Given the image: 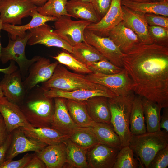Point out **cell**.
Segmentation results:
<instances>
[{"label":"cell","mask_w":168,"mask_h":168,"mask_svg":"<svg viewBox=\"0 0 168 168\" xmlns=\"http://www.w3.org/2000/svg\"><path fill=\"white\" fill-rule=\"evenodd\" d=\"M78 0L83 2H91V0Z\"/></svg>","instance_id":"obj_53"},{"label":"cell","mask_w":168,"mask_h":168,"mask_svg":"<svg viewBox=\"0 0 168 168\" xmlns=\"http://www.w3.org/2000/svg\"><path fill=\"white\" fill-rule=\"evenodd\" d=\"M12 133V140L6 154V160H12L20 154L26 152H38L47 146L27 137L19 128L14 130Z\"/></svg>","instance_id":"obj_18"},{"label":"cell","mask_w":168,"mask_h":168,"mask_svg":"<svg viewBox=\"0 0 168 168\" xmlns=\"http://www.w3.org/2000/svg\"><path fill=\"white\" fill-rule=\"evenodd\" d=\"M66 105L73 122L81 127H92L95 122L89 116L84 101L66 99Z\"/></svg>","instance_id":"obj_29"},{"label":"cell","mask_w":168,"mask_h":168,"mask_svg":"<svg viewBox=\"0 0 168 168\" xmlns=\"http://www.w3.org/2000/svg\"><path fill=\"white\" fill-rule=\"evenodd\" d=\"M66 147L67 164L70 168H89L86 158L88 149L75 144L68 138L65 142ZM66 167V166H65Z\"/></svg>","instance_id":"obj_31"},{"label":"cell","mask_w":168,"mask_h":168,"mask_svg":"<svg viewBox=\"0 0 168 168\" xmlns=\"http://www.w3.org/2000/svg\"><path fill=\"white\" fill-rule=\"evenodd\" d=\"M66 9L69 16L91 23L99 22L100 19L90 2L78 0L68 1Z\"/></svg>","instance_id":"obj_26"},{"label":"cell","mask_w":168,"mask_h":168,"mask_svg":"<svg viewBox=\"0 0 168 168\" xmlns=\"http://www.w3.org/2000/svg\"><path fill=\"white\" fill-rule=\"evenodd\" d=\"M168 133L163 130L131 135L128 146L137 156L142 167L148 168L157 152L168 146Z\"/></svg>","instance_id":"obj_3"},{"label":"cell","mask_w":168,"mask_h":168,"mask_svg":"<svg viewBox=\"0 0 168 168\" xmlns=\"http://www.w3.org/2000/svg\"><path fill=\"white\" fill-rule=\"evenodd\" d=\"M93 73L113 74L121 72L124 68L118 67L107 59H104L89 63L87 65Z\"/></svg>","instance_id":"obj_38"},{"label":"cell","mask_w":168,"mask_h":168,"mask_svg":"<svg viewBox=\"0 0 168 168\" xmlns=\"http://www.w3.org/2000/svg\"><path fill=\"white\" fill-rule=\"evenodd\" d=\"M105 97H94L84 101L88 113L92 120L96 123H111V113Z\"/></svg>","instance_id":"obj_25"},{"label":"cell","mask_w":168,"mask_h":168,"mask_svg":"<svg viewBox=\"0 0 168 168\" xmlns=\"http://www.w3.org/2000/svg\"><path fill=\"white\" fill-rule=\"evenodd\" d=\"M20 70L9 74H5L0 82V87L3 96L10 101L21 104L24 100L26 91Z\"/></svg>","instance_id":"obj_20"},{"label":"cell","mask_w":168,"mask_h":168,"mask_svg":"<svg viewBox=\"0 0 168 168\" xmlns=\"http://www.w3.org/2000/svg\"><path fill=\"white\" fill-rule=\"evenodd\" d=\"M91 128L99 143L119 150L122 147L120 138L111 123L95 122Z\"/></svg>","instance_id":"obj_30"},{"label":"cell","mask_w":168,"mask_h":168,"mask_svg":"<svg viewBox=\"0 0 168 168\" xmlns=\"http://www.w3.org/2000/svg\"><path fill=\"white\" fill-rule=\"evenodd\" d=\"M85 76L91 82L106 87L117 96H125L133 93L132 81L124 68L121 72L115 74L91 73Z\"/></svg>","instance_id":"obj_7"},{"label":"cell","mask_w":168,"mask_h":168,"mask_svg":"<svg viewBox=\"0 0 168 168\" xmlns=\"http://www.w3.org/2000/svg\"><path fill=\"white\" fill-rule=\"evenodd\" d=\"M119 150L100 143L95 145L87 152L89 167L113 168Z\"/></svg>","instance_id":"obj_12"},{"label":"cell","mask_w":168,"mask_h":168,"mask_svg":"<svg viewBox=\"0 0 168 168\" xmlns=\"http://www.w3.org/2000/svg\"><path fill=\"white\" fill-rule=\"evenodd\" d=\"M54 21V32L72 46L85 41L84 31L91 23L82 20L74 21L67 15L61 16Z\"/></svg>","instance_id":"obj_9"},{"label":"cell","mask_w":168,"mask_h":168,"mask_svg":"<svg viewBox=\"0 0 168 168\" xmlns=\"http://www.w3.org/2000/svg\"><path fill=\"white\" fill-rule=\"evenodd\" d=\"M31 36L30 32H27L26 36L21 38L17 37L15 40L9 38L8 44L5 47H2L0 60L5 64L9 60H13L18 64L21 76H25L31 65L40 57H34L31 59L26 58L25 48Z\"/></svg>","instance_id":"obj_6"},{"label":"cell","mask_w":168,"mask_h":168,"mask_svg":"<svg viewBox=\"0 0 168 168\" xmlns=\"http://www.w3.org/2000/svg\"><path fill=\"white\" fill-rule=\"evenodd\" d=\"M12 136V132L8 134L6 141L0 146V165L6 160V154L11 142Z\"/></svg>","instance_id":"obj_44"},{"label":"cell","mask_w":168,"mask_h":168,"mask_svg":"<svg viewBox=\"0 0 168 168\" xmlns=\"http://www.w3.org/2000/svg\"><path fill=\"white\" fill-rule=\"evenodd\" d=\"M42 88L57 89L66 91L77 90L105 89L108 88L99 84L93 82L86 76L71 72L59 63L55 68L51 77L43 83Z\"/></svg>","instance_id":"obj_5"},{"label":"cell","mask_w":168,"mask_h":168,"mask_svg":"<svg viewBox=\"0 0 168 168\" xmlns=\"http://www.w3.org/2000/svg\"><path fill=\"white\" fill-rule=\"evenodd\" d=\"M54 111L50 127L61 133L68 136L79 127L72 119L67 108L66 99L54 98Z\"/></svg>","instance_id":"obj_19"},{"label":"cell","mask_w":168,"mask_h":168,"mask_svg":"<svg viewBox=\"0 0 168 168\" xmlns=\"http://www.w3.org/2000/svg\"><path fill=\"white\" fill-rule=\"evenodd\" d=\"M148 28L153 43L168 46V29L157 26H149Z\"/></svg>","instance_id":"obj_39"},{"label":"cell","mask_w":168,"mask_h":168,"mask_svg":"<svg viewBox=\"0 0 168 168\" xmlns=\"http://www.w3.org/2000/svg\"><path fill=\"white\" fill-rule=\"evenodd\" d=\"M145 16L148 26H157L168 29V17L152 13H146Z\"/></svg>","instance_id":"obj_42"},{"label":"cell","mask_w":168,"mask_h":168,"mask_svg":"<svg viewBox=\"0 0 168 168\" xmlns=\"http://www.w3.org/2000/svg\"><path fill=\"white\" fill-rule=\"evenodd\" d=\"M68 138L76 145L88 149L99 143L91 127H79L68 136Z\"/></svg>","instance_id":"obj_34"},{"label":"cell","mask_w":168,"mask_h":168,"mask_svg":"<svg viewBox=\"0 0 168 168\" xmlns=\"http://www.w3.org/2000/svg\"><path fill=\"white\" fill-rule=\"evenodd\" d=\"M1 0H0V1H1Z\"/></svg>","instance_id":"obj_56"},{"label":"cell","mask_w":168,"mask_h":168,"mask_svg":"<svg viewBox=\"0 0 168 168\" xmlns=\"http://www.w3.org/2000/svg\"><path fill=\"white\" fill-rule=\"evenodd\" d=\"M59 63L58 61L51 63L49 59L40 57L30 67L29 74L23 82L26 92L38 84L48 80Z\"/></svg>","instance_id":"obj_13"},{"label":"cell","mask_w":168,"mask_h":168,"mask_svg":"<svg viewBox=\"0 0 168 168\" xmlns=\"http://www.w3.org/2000/svg\"><path fill=\"white\" fill-rule=\"evenodd\" d=\"M122 5L144 14L152 13L168 17V0L160 2H136L121 0Z\"/></svg>","instance_id":"obj_27"},{"label":"cell","mask_w":168,"mask_h":168,"mask_svg":"<svg viewBox=\"0 0 168 168\" xmlns=\"http://www.w3.org/2000/svg\"><path fill=\"white\" fill-rule=\"evenodd\" d=\"M17 69V67L15 64V61L11 60L9 66L5 68H0V72L5 74H11L16 71Z\"/></svg>","instance_id":"obj_48"},{"label":"cell","mask_w":168,"mask_h":168,"mask_svg":"<svg viewBox=\"0 0 168 168\" xmlns=\"http://www.w3.org/2000/svg\"><path fill=\"white\" fill-rule=\"evenodd\" d=\"M168 166V146L158 151L150 163L148 168H166Z\"/></svg>","instance_id":"obj_40"},{"label":"cell","mask_w":168,"mask_h":168,"mask_svg":"<svg viewBox=\"0 0 168 168\" xmlns=\"http://www.w3.org/2000/svg\"><path fill=\"white\" fill-rule=\"evenodd\" d=\"M142 99L147 132L161 130L160 122L162 108L154 102L144 97H142Z\"/></svg>","instance_id":"obj_32"},{"label":"cell","mask_w":168,"mask_h":168,"mask_svg":"<svg viewBox=\"0 0 168 168\" xmlns=\"http://www.w3.org/2000/svg\"><path fill=\"white\" fill-rule=\"evenodd\" d=\"M36 155L45 164L46 168L65 167L67 163L66 147L65 143L47 145Z\"/></svg>","instance_id":"obj_22"},{"label":"cell","mask_w":168,"mask_h":168,"mask_svg":"<svg viewBox=\"0 0 168 168\" xmlns=\"http://www.w3.org/2000/svg\"><path fill=\"white\" fill-rule=\"evenodd\" d=\"M64 50L52 57L59 63L64 65L79 73L88 74L92 73L86 64L67 51Z\"/></svg>","instance_id":"obj_36"},{"label":"cell","mask_w":168,"mask_h":168,"mask_svg":"<svg viewBox=\"0 0 168 168\" xmlns=\"http://www.w3.org/2000/svg\"><path fill=\"white\" fill-rule=\"evenodd\" d=\"M44 162L36 154L35 152L33 158L25 168H45Z\"/></svg>","instance_id":"obj_45"},{"label":"cell","mask_w":168,"mask_h":168,"mask_svg":"<svg viewBox=\"0 0 168 168\" xmlns=\"http://www.w3.org/2000/svg\"><path fill=\"white\" fill-rule=\"evenodd\" d=\"M35 154L27 153L21 158L17 160H6L0 165V168H25Z\"/></svg>","instance_id":"obj_41"},{"label":"cell","mask_w":168,"mask_h":168,"mask_svg":"<svg viewBox=\"0 0 168 168\" xmlns=\"http://www.w3.org/2000/svg\"><path fill=\"white\" fill-rule=\"evenodd\" d=\"M37 7L30 0H2L0 1V17L2 23L20 25L22 19L31 16Z\"/></svg>","instance_id":"obj_8"},{"label":"cell","mask_w":168,"mask_h":168,"mask_svg":"<svg viewBox=\"0 0 168 168\" xmlns=\"http://www.w3.org/2000/svg\"><path fill=\"white\" fill-rule=\"evenodd\" d=\"M84 38L86 42L95 48L107 60L124 68L122 61L124 53L109 37L99 36L86 29Z\"/></svg>","instance_id":"obj_10"},{"label":"cell","mask_w":168,"mask_h":168,"mask_svg":"<svg viewBox=\"0 0 168 168\" xmlns=\"http://www.w3.org/2000/svg\"><path fill=\"white\" fill-rule=\"evenodd\" d=\"M122 21L137 35L141 43L146 44L153 43L149 34V26L145 14L133 11L122 5Z\"/></svg>","instance_id":"obj_16"},{"label":"cell","mask_w":168,"mask_h":168,"mask_svg":"<svg viewBox=\"0 0 168 168\" xmlns=\"http://www.w3.org/2000/svg\"><path fill=\"white\" fill-rule=\"evenodd\" d=\"M122 61L137 95L168 107V46L140 43Z\"/></svg>","instance_id":"obj_1"},{"label":"cell","mask_w":168,"mask_h":168,"mask_svg":"<svg viewBox=\"0 0 168 168\" xmlns=\"http://www.w3.org/2000/svg\"><path fill=\"white\" fill-rule=\"evenodd\" d=\"M19 106L28 122L34 128L50 127L54 111L53 98H48L39 89Z\"/></svg>","instance_id":"obj_2"},{"label":"cell","mask_w":168,"mask_h":168,"mask_svg":"<svg viewBox=\"0 0 168 168\" xmlns=\"http://www.w3.org/2000/svg\"><path fill=\"white\" fill-rule=\"evenodd\" d=\"M136 2H153L152 0H130Z\"/></svg>","instance_id":"obj_51"},{"label":"cell","mask_w":168,"mask_h":168,"mask_svg":"<svg viewBox=\"0 0 168 168\" xmlns=\"http://www.w3.org/2000/svg\"><path fill=\"white\" fill-rule=\"evenodd\" d=\"M31 36L27 44L33 45L40 44L48 47L60 48L72 54L73 46L54 33L51 27L45 23L30 30Z\"/></svg>","instance_id":"obj_11"},{"label":"cell","mask_w":168,"mask_h":168,"mask_svg":"<svg viewBox=\"0 0 168 168\" xmlns=\"http://www.w3.org/2000/svg\"><path fill=\"white\" fill-rule=\"evenodd\" d=\"M72 54L86 65L89 63L107 59L95 48L85 41L73 46Z\"/></svg>","instance_id":"obj_33"},{"label":"cell","mask_w":168,"mask_h":168,"mask_svg":"<svg viewBox=\"0 0 168 168\" xmlns=\"http://www.w3.org/2000/svg\"><path fill=\"white\" fill-rule=\"evenodd\" d=\"M2 115L0 116V146L6 140L9 134Z\"/></svg>","instance_id":"obj_46"},{"label":"cell","mask_w":168,"mask_h":168,"mask_svg":"<svg viewBox=\"0 0 168 168\" xmlns=\"http://www.w3.org/2000/svg\"><path fill=\"white\" fill-rule=\"evenodd\" d=\"M131 135H140L147 132L142 97L135 95L133 100L130 120Z\"/></svg>","instance_id":"obj_28"},{"label":"cell","mask_w":168,"mask_h":168,"mask_svg":"<svg viewBox=\"0 0 168 168\" xmlns=\"http://www.w3.org/2000/svg\"><path fill=\"white\" fill-rule=\"evenodd\" d=\"M2 20L0 18V58L1 57V49L2 48V46H1V41H0V32L1 30L2 29Z\"/></svg>","instance_id":"obj_50"},{"label":"cell","mask_w":168,"mask_h":168,"mask_svg":"<svg viewBox=\"0 0 168 168\" xmlns=\"http://www.w3.org/2000/svg\"><path fill=\"white\" fill-rule=\"evenodd\" d=\"M3 95L2 92V90L1 87H0V97L3 96Z\"/></svg>","instance_id":"obj_52"},{"label":"cell","mask_w":168,"mask_h":168,"mask_svg":"<svg viewBox=\"0 0 168 168\" xmlns=\"http://www.w3.org/2000/svg\"><path fill=\"white\" fill-rule=\"evenodd\" d=\"M112 0H91V3L100 19L109 10Z\"/></svg>","instance_id":"obj_43"},{"label":"cell","mask_w":168,"mask_h":168,"mask_svg":"<svg viewBox=\"0 0 168 168\" xmlns=\"http://www.w3.org/2000/svg\"><path fill=\"white\" fill-rule=\"evenodd\" d=\"M1 115V114L0 113V116Z\"/></svg>","instance_id":"obj_55"},{"label":"cell","mask_w":168,"mask_h":168,"mask_svg":"<svg viewBox=\"0 0 168 168\" xmlns=\"http://www.w3.org/2000/svg\"><path fill=\"white\" fill-rule=\"evenodd\" d=\"M31 20L27 24L21 26L13 25L9 23H2V29L7 32L10 38L15 40L17 37L23 38L27 35L26 31L51 21H55L58 18L55 17L47 16L39 13L37 10L32 13Z\"/></svg>","instance_id":"obj_24"},{"label":"cell","mask_w":168,"mask_h":168,"mask_svg":"<svg viewBox=\"0 0 168 168\" xmlns=\"http://www.w3.org/2000/svg\"><path fill=\"white\" fill-rule=\"evenodd\" d=\"M68 0H48L36 10L40 14L58 18L63 15L69 16L66 9Z\"/></svg>","instance_id":"obj_35"},{"label":"cell","mask_w":168,"mask_h":168,"mask_svg":"<svg viewBox=\"0 0 168 168\" xmlns=\"http://www.w3.org/2000/svg\"><path fill=\"white\" fill-rule=\"evenodd\" d=\"M134 154L128 145L122 147L118 152L113 168L140 167L141 165L138 159L134 157Z\"/></svg>","instance_id":"obj_37"},{"label":"cell","mask_w":168,"mask_h":168,"mask_svg":"<svg viewBox=\"0 0 168 168\" xmlns=\"http://www.w3.org/2000/svg\"><path fill=\"white\" fill-rule=\"evenodd\" d=\"M41 88L43 95L46 97L54 98L59 97L74 100L83 101L91 98L102 96L113 98L117 96L109 89L99 90L80 89L72 91H66L57 89Z\"/></svg>","instance_id":"obj_17"},{"label":"cell","mask_w":168,"mask_h":168,"mask_svg":"<svg viewBox=\"0 0 168 168\" xmlns=\"http://www.w3.org/2000/svg\"><path fill=\"white\" fill-rule=\"evenodd\" d=\"M164 0H152V1L154 2H160Z\"/></svg>","instance_id":"obj_54"},{"label":"cell","mask_w":168,"mask_h":168,"mask_svg":"<svg viewBox=\"0 0 168 168\" xmlns=\"http://www.w3.org/2000/svg\"><path fill=\"white\" fill-rule=\"evenodd\" d=\"M160 127L168 132V107L163 108V113L161 115Z\"/></svg>","instance_id":"obj_47"},{"label":"cell","mask_w":168,"mask_h":168,"mask_svg":"<svg viewBox=\"0 0 168 168\" xmlns=\"http://www.w3.org/2000/svg\"><path fill=\"white\" fill-rule=\"evenodd\" d=\"M0 113L9 134L21 127H33L27 121L19 105L4 96L0 97Z\"/></svg>","instance_id":"obj_14"},{"label":"cell","mask_w":168,"mask_h":168,"mask_svg":"<svg viewBox=\"0 0 168 168\" xmlns=\"http://www.w3.org/2000/svg\"><path fill=\"white\" fill-rule=\"evenodd\" d=\"M121 0H112L105 15L96 23H91L86 27L88 30L102 37H108L109 32L122 21Z\"/></svg>","instance_id":"obj_15"},{"label":"cell","mask_w":168,"mask_h":168,"mask_svg":"<svg viewBox=\"0 0 168 168\" xmlns=\"http://www.w3.org/2000/svg\"><path fill=\"white\" fill-rule=\"evenodd\" d=\"M108 36L124 54L128 53L141 43L137 35L123 21L109 32Z\"/></svg>","instance_id":"obj_21"},{"label":"cell","mask_w":168,"mask_h":168,"mask_svg":"<svg viewBox=\"0 0 168 168\" xmlns=\"http://www.w3.org/2000/svg\"><path fill=\"white\" fill-rule=\"evenodd\" d=\"M20 128L28 137L47 145L65 143L68 136L49 127Z\"/></svg>","instance_id":"obj_23"},{"label":"cell","mask_w":168,"mask_h":168,"mask_svg":"<svg viewBox=\"0 0 168 168\" xmlns=\"http://www.w3.org/2000/svg\"><path fill=\"white\" fill-rule=\"evenodd\" d=\"M37 7H40L44 4L48 0H30Z\"/></svg>","instance_id":"obj_49"},{"label":"cell","mask_w":168,"mask_h":168,"mask_svg":"<svg viewBox=\"0 0 168 168\" xmlns=\"http://www.w3.org/2000/svg\"><path fill=\"white\" fill-rule=\"evenodd\" d=\"M135 96L133 93L127 96H117L108 99L111 124L120 138L122 147L129 144L131 136L129 120Z\"/></svg>","instance_id":"obj_4"}]
</instances>
